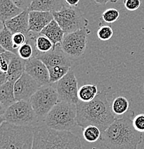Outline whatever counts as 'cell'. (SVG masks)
<instances>
[{
  "instance_id": "cell-18",
  "label": "cell",
  "mask_w": 144,
  "mask_h": 149,
  "mask_svg": "<svg viewBox=\"0 0 144 149\" xmlns=\"http://www.w3.org/2000/svg\"><path fill=\"white\" fill-rule=\"evenodd\" d=\"M65 4V0H33L28 10L29 12L41 11L54 12L60 10Z\"/></svg>"
},
{
  "instance_id": "cell-29",
  "label": "cell",
  "mask_w": 144,
  "mask_h": 149,
  "mask_svg": "<svg viewBox=\"0 0 144 149\" xmlns=\"http://www.w3.org/2000/svg\"><path fill=\"white\" fill-rule=\"evenodd\" d=\"M120 17V12L118 9L114 8L107 9L102 13L100 20L105 23L112 24L118 20Z\"/></svg>"
},
{
  "instance_id": "cell-21",
  "label": "cell",
  "mask_w": 144,
  "mask_h": 149,
  "mask_svg": "<svg viewBox=\"0 0 144 149\" xmlns=\"http://www.w3.org/2000/svg\"><path fill=\"white\" fill-rule=\"evenodd\" d=\"M25 60L20 58L18 55H16L10 63L7 71V79L8 81L16 82L24 73L25 68Z\"/></svg>"
},
{
  "instance_id": "cell-24",
  "label": "cell",
  "mask_w": 144,
  "mask_h": 149,
  "mask_svg": "<svg viewBox=\"0 0 144 149\" xmlns=\"http://www.w3.org/2000/svg\"><path fill=\"white\" fill-rule=\"evenodd\" d=\"M12 36L13 34L10 32V29L7 27L4 22H1V29L0 32V45L1 47L7 51L13 52L18 55L17 50L14 48L12 42Z\"/></svg>"
},
{
  "instance_id": "cell-22",
  "label": "cell",
  "mask_w": 144,
  "mask_h": 149,
  "mask_svg": "<svg viewBox=\"0 0 144 149\" xmlns=\"http://www.w3.org/2000/svg\"><path fill=\"white\" fill-rule=\"evenodd\" d=\"M29 33L33 38L34 45H35L37 52H38V55L40 54L47 53L54 49L53 43L48 37L40 33H35V32H29Z\"/></svg>"
},
{
  "instance_id": "cell-11",
  "label": "cell",
  "mask_w": 144,
  "mask_h": 149,
  "mask_svg": "<svg viewBox=\"0 0 144 149\" xmlns=\"http://www.w3.org/2000/svg\"><path fill=\"white\" fill-rule=\"evenodd\" d=\"M40 87V85L36 80H34L27 72H24L21 77L15 82L14 87L17 101H29L32 96L36 93Z\"/></svg>"
},
{
  "instance_id": "cell-7",
  "label": "cell",
  "mask_w": 144,
  "mask_h": 149,
  "mask_svg": "<svg viewBox=\"0 0 144 149\" xmlns=\"http://www.w3.org/2000/svg\"><path fill=\"white\" fill-rule=\"evenodd\" d=\"M52 13L54 19L65 34L71 33L88 25V20L77 7L64 5L59 11Z\"/></svg>"
},
{
  "instance_id": "cell-38",
  "label": "cell",
  "mask_w": 144,
  "mask_h": 149,
  "mask_svg": "<svg viewBox=\"0 0 144 149\" xmlns=\"http://www.w3.org/2000/svg\"><path fill=\"white\" fill-rule=\"evenodd\" d=\"M142 92H143V93L144 94V82H143V85H142Z\"/></svg>"
},
{
  "instance_id": "cell-19",
  "label": "cell",
  "mask_w": 144,
  "mask_h": 149,
  "mask_svg": "<svg viewBox=\"0 0 144 149\" xmlns=\"http://www.w3.org/2000/svg\"><path fill=\"white\" fill-rule=\"evenodd\" d=\"M40 34L48 37L52 41L54 45V49L56 46L62 44L65 35L64 31L55 19L47 24L40 32Z\"/></svg>"
},
{
  "instance_id": "cell-26",
  "label": "cell",
  "mask_w": 144,
  "mask_h": 149,
  "mask_svg": "<svg viewBox=\"0 0 144 149\" xmlns=\"http://www.w3.org/2000/svg\"><path fill=\"white\" fill-rule=\"evenodd\" d=\"M48 70H49L50 83H58L60 79L63 78L70 70L71 67L58 65L49 68Z\"/></svg>"
},
{
  "instance_id": "cell-16",
  "label": "cell",
  "mask_w": 144,
  "mask_h": 149,
  "mask_svg": "<svg viewBox=\"0 0 144 149\" xmlns=\"http://www.w3.org/2000/svg\"><path fill=\"white\" fill-rule=\"evenodd\" d=\"M128 94V93H118L115 97H113L112 101L111 102V107L115 116H123L130 110L131 98L130 95L127 96Z\"/></svg>"
},
{
  "instance_id": "cell-2",
  "label": "cell",
  "mask_w": 144,
  "mask_h": 149,
  "mask_svg": "<svg viewBox=\"0 0 144 149\" xmlns=\"http://www.w3.org/2000/svg\"><path fill=\"white\" fill-rule=\"evenodd\" d=\"M76 106L77 125L82 128L88 125H95L103 133L116 119L111 110V102L108 101L106 91H100L91 101L79 100Z\"/></svg>"
},
{
  "instance_id": "cell-8",
  "label": "cell",
  "mask_w": 144,
  "mask_h": 149,
  "mask_svg": "<svg viewBox=\"0 0 144 149\" xmlns=\"http://www.w3.org/2000/svg\"><path fill=\"white\" fill-rule=\"evenodd\" d=\"M38 117L44 118L59 102L57 90L49 84L40 86L29 100Z\"/></svg>"
},
{
  "instance_id": "cell-6",
  "label": "cell",
  "mask_w": 144,
  "mask_h": 149,
  "mask_svg": "<svg viewBox=\"0 0 144 149\" xmlns=\"http://www.w3.org/2000/svg\"><path fill=\"white\" fill-rule=\"evenodd\" d=\"M1 121L20 126H32L38 120V116L29 101H16L1 114Z\"/></svg>"
},
{
  "instance_id": "cell-33",
  "label": "cell",
  "mask_w": 144,
  "mask_h": 149,
  "mask_svg": "<svg viewBox=\"0 0 144 149\" xmlns=\"http://www.w3.org/2000/svg\"><path fill=\"white\" fill-rule=\"evenodd\" d=\"M141 0H123L125 8L131 12H134L140 7Z\"/></svg>"
},
{
  "instance_id": "cell-17",
  "label": "cell",
  "mask_w": 144,
  "mask_h": 149,
  "mask_svg": "<svg viewBox=\"0 0 144 149\" xmlns=\"http://www.w3.org/2000/svg\"><path fill=\"white\" fill-rule=\"evenodd\" d=\"M15 82L7 81L0 87V105L1 114H2L7 108L17 101L15 96Z\"/></svg>"
},
{
  "instance_id": "cell-5",
  "label": "cell",
  "mask_w": 144,
  "mask_h": 149,
  "mask_svg": "<svg viewBox=\"0 0 144 149\" xmlns=\"http://www.w3.org/2000/svg\"><path fill=\"white\" fill-rule=\"evenodd\" d=\"M44 121L45 125L52 129L70 131L77 125L76 105L59 101L45 117Z\"/></svg>"
},
{
  "instance_id": "cell-37",
  "label": "cell",
  "mask_w": 144,
  "mask_h": 149,
  "mask_svg": "<svg viewBox=\"0 0 144 149\" xmlns=\"http://www.w3.org/2000/svg\"><path fill=\"white\" fill-rule=\"evenodd\" d=\"M8 81V79H7V74L6 72H1V74H0V85H3L5 83Z\"/></svg>"
},
{
  "instance_id": "cell-36",
  "label": "cell",
  "mask_w": 144,
  "mask_h": 149,
  "mask_svg": "<svg viewBox=\"0 0 144 149\" xmlns=\"http://www.w3.org/2000/svg\"><path fill=\"white\" fill-rule=\"evenodd\" d=\"M65 3L68 6L76 7L78 5L80 0H65Z\"/></svg>"
},
{
  "instance_id": "cell-34",
  "label": "cell",
  "mask_w": 144,
  "mask_h": 149,
  "mask_svg": "<svg viewBox=\"0 0 144 149\" xmlns=\"http://www.w3.org/2000/svg\"><path fill=\"white\" fill-rule=\"evenodd\" d=\"M33 0H12L14 3L22 10H28Z\"/></svg>"
},
{
  "instance_id": "cell-28",
  "label": "cell",
  "mask_w": 144,
  "mask_h": 149,
  "mask_svg": "<svg viewBox=\"0 0 144 149\" xmlns=\"http://www.w3.org/2000/svg\"><path fill=\"white\" fill-rule=\"evenodd\" d=\"M16 55H17L10 52V51L5 50L1 47V55H0V58H1L0 60V70L1 72L7 73L10 63L12 62V59Z\"/></svg>"
},
{
  "instance_id": "cell-14",
  "label": "cell",
  "mask_w": 144,
  "mask_h": 149,
  "mask_svg": "<svg viewBox=\"0 0 144 149\" xmlns=\"http://www.w3.org/2000/svg\"><path fill=\"white\" fill-rule=\"evenodd\" d=\"M53 19V15L50 12L30 11L29 12V32L40 33Z\"/></svg>"
},
{
  "instance_id": "cell-1",
  "label": "cell",
  "mask_w": 144,
  "mask_h": 149,
  "mask_svg": "<svg viewBox=\"0 0 144 149\" xmlns=\"http://www.w3.org/2000/svg\"><path fill=\"white\" fill-rule=\"evenodd\" d=\"M135 111L129 110L103 131L100 141L108 149H138L143 141V133L135 129Z\"/></svg>"
},
{
  "instance_id": "cell-12",
  "label": "cell",
  "mask_w": 144,
  "mask_h": 149,
  "mask_svg": "<svg viewBox=\"0 0 144 149\" xmlns=\"http://www.w3.org/2000/svg\"><path fill=\"white\" fill-rule=\"evenodd\" d=\"M24 72L36 80L40 86L50 83L49 70L40 59L32 58L26 61Z\"/></svg>"
},
{
  "instance_id": "cell-15",
  "label": "cell",
  "mask_w": 144,
  "mask_h": 149,
  "mask_svg": "<svg viewBox=\"0 0 144 149\" xmlns=\"http://www.w3.org/2000/svg\"><path fill=\"white\" fill-rule=\"evenodd\" d=\"M3 22L12 34L21 32L27 35L29 32V10H24L17 16Z\"/></svg>"
},
{
  "instance_id": "cell-4",
  "label": "cell",
  "mask_w": 144,
  "mask_h": 149,
  "mask_svg": "<svg viewBox=\"0 0 144 149\" xmlns=\"http://www.w3.org/2000/svg\"><path fill=\"white\" fill-rule=\"evenodd\" d=\"M34 126H20L1 121L0 149H32Z\"/></svg>"
},
{
  "instance_id": "cell-27",
  "label": "cell",
  "mask_w": 144,
  "mask_h": 149,
  "mask_svg": "<svg viewBox=\"0 0 144 149\" xmlns=\"http://www.w3.org/2000/svg\"><path fill=\"white\" fill-rule=\"evenodd\" d=\"M102 132L100 128L95 125H88L83 128V136L87 142L94 143L100 139Z\"/></svg>"
},
{
  "instance_id": "cell-23",
  "label": "cell",
  "mask_w": 144,
  "mask_h": 149,
  "mask_svg": "<svg viewBox=\"0 0 144 149\" xmlns=\"http://www.w3.org/2000/svg\"><path fill=\"white\" fill-rule=\"evenodd\" d=\"M27 42L20 46L17 49L18 56L22 60L27 61L32 58H35L38 55V52L35 49V45H34V40L30 33H28L27 35Z\"/></svg>"
},
{
  "instance_id": "cell-31",
  "label": "cell",
  "mask_w": 144,
  "mask_h": 149,
  "mask_svg": "<svg viewBox=\"0 0 144 149\" xmlns=\"http://www.w3.org/2000/svg\"><path fill=\"white\" fill-rule=\"evenodd\" d=\"M27 35L21 33V32H17V33L13 34L12 36V42H13L14 48L17 50L18 48L27 42Z\"/></svg>"
},
{
  "instance_id": "cell-9",
  "label": "cell",
  "mask_w": 144,
  "mask_h": 149,
  "mask_svg": "<svg viewBox=\"0 0 144 149\" xmlns=\"http://www.w3.org/2000/svg\"><path fill=\"white\" fill-rule=\"evenodd\" d=\"M90 30L85 27L71 33L65 35L61 44L62 49L70 57L77 58L84 54L86 49L88 36Z\"/></svg>"
},
{
  "instance_id": "cell-25",
  "label": "cell",
  "mask_w": 144,
  "mask_h": 149,
  "mask_svg": "<svg viewBox=\"0 0 144 149\" xmlns=\"http://www.w3.org/2000/svg\"><path fill=\"white\" fill-rule=\"evenodd\" d=\"M98 90L96 85L88 84L79 88L78 98L80 101L89 102L93 100L98 94Z\"/></svg>"
},
{
  "instance_id": "cell-30",
  "label": "cell",
  "mask_w": 144,
  "mask_h": 149,
  "mask_svg": "<svg viewBox=\"0 0 144 149\" xmlns=\"http://www.w3.org/2000/svg\"><path fill=\"white\" fill-rule=\"evenodd\" d=\"M113 35V30L111 26L100 24V27L97 31V36L99 40L103 42L108 41L111 40Z\"/></svg>"
},
{
  "instance_id": "cell-13",
  "label": "cell",
  "mask_w": 144,
  "mask_h": 149,
  "mask_svg": "<svg viewBox=\"0 0 144 149\" xmlns=\"http://www.w3.org/2000/svg\"><path fill=\"white\" fill-rule=\"evenodd\" d=\"M36 58L41 60L46 65L48 69L58 65L72 66V61L69 58V56L62 49L61 45L56 46L55 49L47 53L40 54Z\"/></svg>"
},
{
  "instance_id": "cell-32",
  "label": "cell",
  "mask_w": 144,
  "mask_h": 149,
  "mask_svg": "<svg viewBox=\"0 0 144 149\" xmlns=\"http://www.w3.org/2000/svg\"><path fill=\"white\" fill-rule=\"evenodd\" d=\"M135 129L141 133H144V113L136 115L133 120Z\"/></svg>"
},
{
  "instance_id": "cell-20",
  "label": "cell",
  "mask_w": 144,
  "mask_h": 149,
  "mask_svg": "<svg viewBox=\"0 0 144 149\" xmlns=\"http://www.w3.org/2000/svg\"><path fill=\"white\" fill-rule=\"evenodd\" d=\"M12 0H0V19L1 22L12 19L23 12Z\"/></svg>"
},
{
  "instance_id": "cell-10",
  "label": "cell",
  "mask_w": 144,
  "mask_h": 149,
  "mask_svg": "<svg viewBox=\"0 0 144 149\" xmlns=\"http://www.w3.org/2000/svg\"><path fill=\"white\" fill-rule=\"evenodd\" d=\"M56 90L59 101H65L75 105L79 102L78 83L72 70H70L57 83Z\"/></svg>"
},
{
  "instance_id": "cell-35",
  "label": "cell",
  "mask_w": 144,
  "mask_h": 149,
  "mask_svg": "<svg viewBox=\"0 0 144 149\" xmlns=\"http://www.w3.org/2000/svg\"><path fill=\"white\" fill-rule=\"evenodd\" d=\"M93 1L94 3L97 5H106L108 2L111 3H115L117 2L118 0H91Z\"/></svg>"
},
{
  "instance_id": "cell-3",
  "label": "cell",
  "mask_w": 144,
  "mask_h": 149,
  "mask_svg": "<svg viewBox=\"0 0 144 149\" xmlns=\"http://www.w3.org/2000/svg\"><path fill=\"white\" fill-rule=\"evenodd\" d=\"M32 149H82V143L72 132L41 125L34 127Z\"/></svg>"
}]
</instances>
